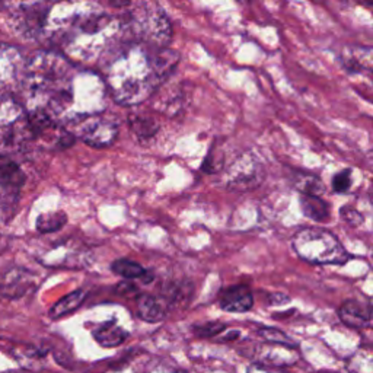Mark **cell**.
I'll return each instance as SVG.
<instances>
[{"instance_id":"obj_10","label":"cell","mask_w":373,"mask_h":373,"mask_svg":"<svg viewBox=\"0 0 373 373\" xmlns=\"http://www.w3.org/2000/svg\"><path fill=\"white\" fill-rule=\"evenodd\" d=\"M342 61L352 73L372 71V50L369 47H349L342 54Z\"/></svg>"},{"instance_id":"obj_4","label":"cell","mask_w":373,"mask_h":373,"mask_svg":"<svg viewBox=\"0 0 373 373\" xmlns=\"http://www.w3.org/2000/svg\"><path fill=\"white\" fill-rule=\"evenodd\" d=\"M72 134L91 148H108L118 136V124L101 113L89 114L69 121Z\"/></svg>"},{"instance_id":"obj_5","label":"cell","mask_w":373,"mask_h":373,"mask_svg":"<svg viewBox=\"0 0 373 373\" xmlns=\"http://www.w3.org/2000/svg\"><path fill=\"white\" fill-rule=\"evenodd\" d=\"M261 178V165L254 159L241 158L229 168L225 177V188L229 191H248L260 185Z\"/></svg>"},{"instance_id":"obj_15","label":"cell","mask_w":373,"mask_h":373,"mask_svg":"<svg viewBox=\"0 0 373 373\" xmlns=\"http://www.w3.org/2000/svg\"><path fill=\"white\" fill-rule=\"evenodd\" d=\"M293 185L302 194L320 195L324 191V185L318 177L311 175V174H305V173H296V175L293 178Z\"/></svg>"},{"instance_id":"obj_8","label":"cell","mask_w":373,"mask_h":373,"mask_svg":"<svg viewBox=\"0 0 373 373\" xmlns=\"http://www.w3.org/2000/svg\"><path fill=\"white\" fill-rule=\"evenodd\" d=\"M25 183V175L21 168L6 156L0 155V188L15 200L21 187Z\"/></svg>"},{"instance_id":"obj_17","label":"cell","mask_w":373,"mask_h":373,"mask_svg":"<svg viewBox=\"0 0 373 373\" xmlns=\"http://www.w3.org/2000/svg\"><path fill=\"white\" fill-rule=\"evenodd\" d=\"M258 335L262 337L264 340L270 344H277V346H285L290 349H296L297 344L292 340V338L282 329L275 328V327H261L258 331Z\"/></svg>"},{"instance_id":"obj_16","label":"cell","mask_w":373,"mask_h":373,"mask_svg":"<svg viewBox=\"0 0 373 373\" xmlns=\"http://www.w3.org/2000/svg\"><path fill=\"white\" fill-rule=\"evenodd\" d=\"M67 223V215L64 212L44 213L37 219V229L41 233H51L60 230Z\"/></svg>"},{"instance_id":"obj_7","label":"cell","mask_w":373,"mask_h":373,"mask_svg":"<svg viewBox=\"0 0 373 373\" xmlns=\"http://www.w3.org/2000/svg\"><path fill=\"white\" fill-rule=\"evenodd\" d=\"M220 308L226 312L244 314L254 307V296L248 286L236 285L222 292Z\"/></svg>"},{"instance_id":"obj_11","label":"cell","mask_w":373,"mask_h":373,"mask_svg":"<svg viewBox=\"0 0 373 373\" xmlns=\"http://www.w3.org/2000/svg\"><path fill=\"white\" fill-rule=\"evenodd\" d=\"M93 338L98 344L111 349L121 346L128 338V332L124 328L118 327L116 320H111L93 331Z\"/></svg>"},{"instance_id":"obj_22","label":"cell","mask_w":373,"mask_h":373,"mask_svg":"<svg viewBox=\"0 0 373 373\" xmlns=\"http://www.w3.org/2000/svg\"><path fill=\"white\" fill-rule=\"evenodd\" d=\"M247 373H285L283 370H280V367H275V366H265V364H260L255 363L252 364Z\"/></svg>"},{"instance_id":"obj_20","label":"cell","mask_w":373,"mask_h":373,"mask_svg":"<svg viewBox=\"0 0 373 373\" xmlns=\"http://www.w3.org/2000/svg\"><path fill=\"white\" fill-rule=\"evenodd\" d=\"M352 185V171L350 169H344V171L338 173L332 178V190L338 194H344L349 191Z\"/></svg>"},{"instance_id":"obj_23","label":"cell","mask_w":373,"mask_h":373,"mask_svg":"<svg viewBox=\"0 0 373 373\" xmlns=\"http://www.w3.org/2000/svg\"><path fill=\"white\" fill-rule=\"evenodd\" d=\"M131 0H110V4L113 6H117V8H124L127 5H130Z\"/></svg>"},{"instance_id":"obj_2","label":"cell","mask_w":373,"mask_h":373,"mask_svg":"<svg viewBox=\"0 0 373 373\" xmlns=\"http://www.w3.org/2000/svg\"><path fill=\"white\" fill-rule=\"evenodd\" d=\"M295 252L303 261L318 265H344L350 255L337 236L315 226H305L299 229L292 238Z\"/></svg>"},{"instance_id":"obj_1","label":"cell","mask_w":373,"mask_h":373,"mask_svg":"<svg viewBox=\"0 0 373 373\" xmlns=\"http://www.w3.org/2000/svg\"><path fill=\"white\" fill-rule=\"evenodd\" d=\"M178 54L168 47L123 40L99 58L108 95L120 106H139L171 75Z\"/></svg>"},{"instance_id":"obj_12","label":"cell","mask_w":373,"mask_h":373,"mask_svg":"<svg viewBox=\"0 0 373 373\" xmlns=\"http://www.w3.org/2000/svg\"><path fill=\"white\" fill-rule=\"evenodd\" d=\"M85 299H86V292L82 290V289H78V290H75V292H72L69 295H66L58 302H56L51 307L48 315L53 320H60V318H63L66 315L75 312L81 307V305L83 303Z\"/></svg>"},{"instance_id":"obj_18","label":"cell","mask_w":373,"mask_h":373,"mask_svg":"<svg viewBox=\"0 0 373 373\" xmlns=\"http://www.w3.org/2000/svg\"><path fill=\"white\" fill-rule=\"evenodd\" d=\"M130 126L131 130L138 134L140 139L152 138L158 130V124L152 118H148L145 116H131Z\"/></svg>"},{"instance_id":"obj_14","label":"cell","mask_w":373,"mask_h":373,"mask_svg":"<svg viewBox=\"0 0 373 373\" xmlns=\"http://www.w3.org/2000/svg\"><path fill=\"white\" fill-rule=\"evenodd\" d=\"M111 270L114 275H117L126 280L142 279L148 271L142 264L136 262L133 260H128V258H118V260L113 261Z\"/></svg>"},{"instance_id":"obj_21","label":"cell","mask_w":373,"mask_h":373,"mask_svg":"<svg viewBox=\"0 0 373 373\" xmlns=\"http://www.w3.org/2000/svg\"><path fill=\"white\" fill-rule=\"evenodd\" d=\"M342 216L343 219L350 225V226H360L364 222V218L360 212H357L354 208L352 206H344L342 208Z\"/></svg>"},{"instance_id":"obj_19","label":"cell","mask_w":373,"mask_h":373,"mask_svg":"<svg viewBox=\"0 0 373 373\" xmlns=\"http://www.w3.org/2000/svg\"><path fill=\"white\" fill-rule=\"evenodd\" d=\"M225 329H226V325L223 322H219V321H209V322L198 324V325L193 327L194 334L201 337V338L216 337V335L222 334Z\"/></svg>"},{"instance_id":"obj_24","label":"cell","mask_w":373,"mask_h":373,"mask_svg":"<svg viewBox=\"0 0 373 373\" xmlns=\"http://www.w3.org/2000/svg\"><path fill=\"white\" fill-rule=\"evenodd\" d=\"M5 373H18V372H5Z\"/></svg>"},{"instance_id":"obj_3","label":"cell","mask_w":373,"mask_h":373,"mask_svg":"<svg viewBox=\"0 0 373 373\" xmlns=\"http://www.w3.org/2000/svg\"><path fill=\"white\" fill-rule=\"evenodd\" d=\"M130 40L153 47H168L173 40V26L165 11L153 0L136 6L124 21Z\"/></svg>"},{"instance_id":"obj_13","label":"cell","mask_w":373,"mask_h":373,"mask_svg":"<svg viewBox=\"0 0 373 373\" xmlns=\"http://www.w3.org/2000/svg\"><path fill=\"white\" fill-rule=\"evenodd\" d=\"M138 315L145 322H159L165 318L166 312L163 305L152 295H142L138 297Z\"/></svg>"},{"instance_id":"obj_9","label":"cell","mask_w":373,"mask_h":373,"mask_svg":"<svg viewBox=\"0 0 373 373\" xmlns=\"http://www.w3.org/2000/svg\"><path fill=\"white\" fill-rule=\"evenodd\" d=\"M300 209L303 215L308 219L317 222V223H325L329 220L331 216V208L327 201H324L320 195L312 194H300L299 197Z\"/></svg>"},{"instance_id":"obj_6","label":"cell","mask_w":373,"mask_h":373,"mask_svg":"<svg viewBox=\"0 0 373 373\" xmlns=\"http://www.w3.org/2000/svg\"><path fill=\"white\" fill-rule=\"evenodd\" d=\"M342 322L354 329H364L370 327L372 310L370 305L357 299L346 300L337 311Z\"/></svg>"}]
</instances>
